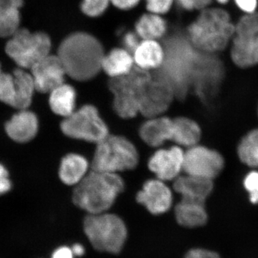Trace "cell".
<instances>
[{
	"instance_id": "6da1fadb",
	"label": "cell",
	"mask_w": 258,
	"mask_h": 258,
	"mask_svg": "<svg viewBox=\"0 0 258 258\" xmlns=\"http://www.w3.org/2000/svg\"><path fill=\"white\" fill-rule=\"evenodd\" d=\"M105 54L96 37L88 32H76L62 40L57 55L66 75L76 81H86L99 74Z\"/></svg>"
},
{
	"instance_id": "7a4b0ae2",
	"label": "cell",
	"mask_w": 258,
	"mask_h": 258,
	"mask_svg": "<svg viewBox=\"0 0 258 258\" xmlns=\"http://www.w3.org/2000/svg\"><path fill=\"white\" fill-rule=\"evenodd\" d=\"M164 48L165 57L157 75L170 85L176 97L184 98L192 86L203 52L194 46L188 37L185 38L179 35L169 37Z\"/></svg>"
},
{
	"instance_id": "3957f363",
	"label": "cell",
	"mask_w": 258,
	"mask_h": 258,
	"mask_svg": "<svg viewBox=\"0 0 258 258\" xmlns=\"http://www.w3.org/2000/svg\"><path fill=\"white\" fill-rule=\"evenodd\" d=\"M123 189L124 183L116 173L93 170L76 184L73 200L90 215L103 213Z\"/></svg>"
},
{
	"instance_id": "277c9868",
	"label": "cell",
	"mask_w": 258,
	"mask_h": 258,
	"mask_svg": "<svg viewBox=\"0 0 258 258\" xmlns=\"http://www.w3.org/2000/svg\"><path fill=\"white\" fill-rule=\"evenodd\" d=\"M235 33L230 15L221 9L204 10L188 28L189 41L205 53L224 50Z\"/></svg>"
},
{
	"instance_id": "5b68a950",
	"label": "cell",
	"mask_w": 258,
	"mask_h": 258,
	"mask_svg": "<svg viewBox=\"0 0 258 258\" xmlns=\"http://www.w3.org/2000/svg\"><path fill=\"white\" fill-rule=\"evenodd\" d=\"M85 233L97 250L118 254L127 238V229L121 218L106 212L89 215L85 219Z\"/></svg>"
},
{
	"instance_id": "8992f818",
	"label": "cell",
	"mask_w": 258,
	"mask_h": 258,
	"mask_svg": "<svg viewBox=\"0 0 258 258\" xmlns=\"http://www.w3.org/2000/svg\"><path fill=\"white\" fill-rule=\"evenodd\" d=\"M152 77L149 71L134 67L128 74L111 79L109 88L117 114L131 118L139 113L142 93Z\"/></svg>"
},
{
	"instance_id": "52a82bcc",
	"label": "cell",
	"mask_w": 258,
	"mask_h": 258,
	"mask_svg": "<svg viewBox=\"0 0 258 258\" xmlns=\"http://www.w3.org/2000/svg\"><path fill=\"white\" fill-rule=\"evenodd\" d=\"M138 161V152L132 142L123 137L108 135L97 145L93 169L116 173L134 169Z\"/></svg>"
},
{
	"instance_id": "ba28073f",
	"label": "cell",
	"mask_w": 258,
	"mask_h": 258,
	"mask_svg": "<svg viewBox=\"0 0 258 258\" xmlns=\"http://www.w3.org/2000/svg\"><path fill=\"white\" fill-rule=\"evenodd\" d=\"M51 46L50 37L45 32H31L26 29H19L10 37L5 50L19 67L30 69L50 55Z\"/></svg>"
},
{
	"instance_id": "9c48e42d",
	"label": "cell",
	"mask_w": 258,
	"mask_h": 258,
	"mask_svg": "<svg viewBox=\"0 0 258 258\" xmlns=\"http://www.w3.org/2000/svg\"><path fill=\"white\" fill-rule=\"evenodd\" d=\"M62 133L71 138L98 144L108 135L107 125L93 106L86 105L64 118Z\"/></svg>"
},
{
	"instance_id": "30bf717a",
	"label": "cell",
	"mask_w": 258,
	"mask_h": 258,
	"mask_svg": "<svg viewBox=\"0 0 258 258\" xmlns=\"http://www.w3.org/2000/svg\"><path fill=\"white\" fill-rule=\"evenodd\" d=\"M224 166L222 156L208 148L193 146L184 153L183 170L188 175L212 179Z\"/></svg>"
},
{
	"instance_id": "8fae6325",
	"label": "cell",
	"mask_w": 258,
	"mask_h": 258,
	"mask_svg": "<svg viewBox=\"0 0 258 258\" xmlns=\"http://www.w3.org/2000/svg\"><path fill=\"white\" fill-rule=\"evenodd\" d=\"M174 96V90L165 80L152 76L142 93L139 113L147 118L159 116L169 108Z\"/></svg>"
},
{
	"instance_id": "7c38bea8",
	"label": "cell",
	"mask_w": 258,
	"mask_h": 258,
	"mask_svg": "<svg viewBox=\"0 0 258 258\" xmlns=\"http://www.w3.org/2000/svg\"><path fill=\"white\" fill-rule=\"evenodd\" d=\"M194 76L192 86L202 100L210 101L216 94L222 81V69L220 62L203 52Z\"/></svg>"
},
{
	"instance_id": "4fadbf2b",
	"label": "cell",
	"mask_w": 258,
	"mask_h": 258,
	"mask_svg": "<svg viewBox=\"0 0 258 258\" xmlns=\"http://www.w3.org/2000/svg\"><path fill=\"white\" fill-rule=\"evenodd\" d=\"M36 91L50 93L64 83L66 76L63 66L57 55H47L30 69Z\"/></svg>"
},
{
	"instance_id": "5bb4252c",
	"label": "cell",
	"mask_w": 258,
	"mask_h": 258,
	"mask_svg": "<svg viewBox=\"0 0 258 258\" xmlns=\"http://www.w3.org/2000/svg\"><path fill=\"white\" fill-rule=\"evenodd\" d=\"M137 201L153 215H161L170 209L172 195L162 180H149L137 195Z\"/></svg>"
},
{
	"instance_id": "9a60e30c",
	"label": "cell",
	"mask_w": 258,
	"mask_h": 258,
	"mask_svg": "<svg viewBox=\"0 0 258 258\" xmlns=\"http://www.w3.org/2000/svg\"><path fill=\"white\" fill-rule=\"evenodd\" d=\"M184 153L177 147L157 151L149 162L150 170L162 181L177 177L184 164Z\"/></svg>"
},
{
	"instance_id": "2e32d148",
	"label": "cell",
	"mask_w": 258,
	"mask_h": 258,
	"mask_svg": "<svg viewBox=\"0 0 258 258\" xmlns=\"http://www.w3.org/2000/svg\"><path fill=\"white\" fill-rule=\"evenodd\" d=\"M5 132L16 143L25 144L36 137L39 130V120L34 112L18 110L5 125Z\"/></svg>"
},
{
	"instance_id": "e0dca14e",
	"label": "cell",
	"mask_w": 258,
	"mask_h": 258,
	"mask_svg": "<svg viewBox=\"0 0 258 258\" xmlns=\"http://www.w3.org/2000/svg\"><path fill=\"white\" fill-rule=\"evenodd\" d=\"M173 119L159 116L149 118L140 128L144 142L152 147H159L172 139Z\"/></svg>"
},
{
	"instance_id": "ac0fdd59",
	"label": "cell",
	"mask_w": 258,
	"mask_h": 258,
	"mask_svg": "<svg viewBox=\"0 0 258 258\" xmlns=\"http://www.w3.org/2000/svg\"><path fill=\"white\" fill-rule=\"evenodd\" d=\"M164 46L154 40H142L133 53L137 67L148 71L159 69L164 62Z\"/></svg>"
},
{
	"instance_id": "d6986e66",
	"label": "cell",
	"mask_w": 258,
	"mask_h": 258,
	"mask_svg": "<svg viewBox=\"0 0 258 258\" xmlns=\"http://www.w3.org/2000/svg\"><path fill=\"white\" fill-rule=\"evenodd\" d=\"M213 188L212 179L188 175L176 179L174 189L184 200L205 203Z\"/></svg>"
},
{
	"instance_id": "ffe728a7",
	"label": "cell",
	"mask_w": 258,
	"mask_h": 258,
	"mask_svg": "<svg viewBox=\"0 0 258 258\" xmlns=\"http://www.w3.org/2000/svg\"><path fill=\"white\" fill-rule=\"evenodd\" d=\"M231 57L234 63L239 67L247 68L258 64V35H236Z\"/></svg>"
},
{
	"instance_id": "44dd1931",
	"label": "cell",
	"mask_w": 258,
	"mask_h": 258,
	"mask_svg": "<svg viewBox=\"0 0 258 258\" xmlns=\"http://www.w3.org/2000/svg\"><path fill=\"white\" fill-rule=\"evenodd\" d=\"M133 55L125 48H114L105 54L102 70L111 79L128 74L134 68Z\"/></svg>"
},
{
	"instance_id": "7402d4cb",
	"label": "cell",
	"mask_w": 258,
	"mask_h": 258,
	"mask_svg": "<svg viewBox=\"0 0 258 258\" xmlns=\"http://www.w3.org/2000/svg\"><path fill=\"white\" fill-rule=\"evenodd\" d=\"M175 216L179 225L186 227H200L208 220L204 203L184 199L176 205Z\"/></svg>"
},
{
	"instance_id": "603a6c76",
	"label": "cell",
	"mask_w": 258,
	"mask_h": 258,
	"mask_svg": "<svg viewBox=\"0 0 258 258\" xmlns=\"http://www.w3.org/2000/svg\"><path fill=\"white\" fill-rule=\"evenodd\" d=\"M15 85V101L13 108L16 109H27L31 105L35 88L31 74L25 69H16L13 72Z\"/></svg>"
},
{
	"instance_id": "cb8c5ba5",
	"label": "cell",
	"mask_w": 258,
	"mask_h": 258,
	"mask_svg": "<svg viewBox=\"0 0 258 258\" xmlns=\"http://www.w3.org/2000/svg\"><path fill=\"white\" fill-rule=\"evenodd\" d=\"M23 0H0V37H11L19 30Z\"/></svg>"
},
{
	"instance_id": "d4e9b609",
	"label": "cell",
	"mask_w": 258,
	"mask_h": 258,
	"mask_svg": "<svg viewBox=\"0 0 258 258\" xmlns=\"http://www.w3.org/2000/svg\"><path fill=\"white\" fill-rule=\"evenodd\" d=\"M49 93V105L55 114L66 118L74 113L76 92L72 86L62 83Z\"/></svg>"
},
{
	"instance_id": "484cf974",
	"label": "cell",
	"mask_w": 258,
	"mask_h": 258,
	"mask_svg": "<svg viewBox=\"0 0 258 258\" xmlns=\"http://www.w3.org/2000/svg\"><path fill=\"white\" fill-rule=\"evenodd\" d=\"M88 161L78 154H69L62 159L59 169V176L64 184L76 185L86 175Z\"/></svg>"
},
{
	"instance_id": "4316f807",
	"label": "cell",
	"mask_w": 258,
	"mask_h": 258,
	"mask_svg": "<svg viewBox=\"0 0 258 258\" xmlns=\"http://www.w3.org/2000/svg\"><path fill=\"white\" fill-rule=\"evenodd\" d=\"M167 31V23L160 15L149 13L139 19L135 32L142 40H157L164 37Z\"/></svg>"
},
{
	"instance_id": "83f0119b",
	"label": "cell",
	"mask_w": 258,
	"mask_h": 258,
	"mask_svg": "<svg viewBox=\"0 0 258 258\" xmlns=\"http://www.w3.org/2000/svg\"><path fill=\"white\" fill-rule=\"evenodd\" d=\"M201 137V130L196 122L186 118L173 119L172 139L184 147L196 145Z\"/></svg>"
},
{
	"instance_id": "f1b7e54d",
	"label": "cell",
	"mask_w": 258,
	"mask_h": 258,
	"mask_svg": "<svg viewBox=\"0 0 258 258\" xmlns=\"http://www.w3.org/2000/svg\"><path fill=\"white\" fill-rule=\"evenodd\" d=\"M241 161L249 166H258V129L249 132L241 141L238 147Z\"/></svg>"
},
{
	"instance_id": "f546056e",
	"label": "cell",
	"mask_w": 258,
	"mask_h": 258,
	"mask_svg": "<svg viewBox=\"0 0 258 258\" xmlns=\"http://www.w3.org/2000/svg\"><path fill=\"white\" fill-rule=\"evenodd\" d=\"M15 101L14 76L13 74L3 72L0 75V101L13 108Z\"/></svg>"
},
{
	"instance_id": "4dcf8cb0",
	"label": "cell",
	"mask_w": 258,
	"mask_h": 258,
	"mask_svg": "<svg viewBox=\"0 0 258 258\" xmlns=\"http://www.w3.org/2000/svg\"><path fill=\"white\" fill-rule=\"evenodd\" d=\"M235 35L240 36L258 35V13H249L235 25Z\"/></svg>"
},
{
	"instance_id": "1f68e13d",
	"label": "cell",
	"mask_w": 258,
	"mask_h": 258,
	"mask_svg": "<svg viewBox=\"0 0 258 258\" xmlns=\"http://www.w3.org/2000/svg\"><path fill=\"white\" fill-rule=\"evenodd\" d=\"M110 0H82L81 10L91 18H98L106 11Z\"/></svg>"
},
{
	"instance_id": "d6a6232c",
	"label": "cell",
	"mask_w": 258,
	"mask_h": 258,
	"mask_svg": "<svg viewBox=\"0 0 258 258\" xmlns=\"http://www.w3.org/2000/svg\"><path fill=\"white\" fill-rule=\"evenodd\" d=\"M244 186L249 193V200L252 203H258V172L252 171L246 176Z\"/></svg>"
},
{
	"instance_id": "836d02e7",
	"label": "cell",
	"mask_w": 258,
	"mask_h": 258,
	"mask_svg": "<svg viewBox=\"0 0 258 258\" xmlns=\"http://www.w3.org/2000/svg\"><path fill=\"white\" fill-rule=\"evenodd\" d=\"M174 0H146V6L149 13L163 15L170 10Z\"/></svg>"
},
{
	"instance_id": "e575fe53",
	"label": "cell",
	"mask_w": 258,
	"mask_h": 258,
	"mask_svg": "<svg viewBox=\"0 0 258 258\" xmlns=\"http://www.w3.org/2000/svg\"><path fill=\"white\" fill-rule=\"evenodd\" d=\"M12 186L13 183L10 179L9 171L0 163V196L9 192Z\"/></svg>"
},
{
	"instance_id": "d590c367",
	"label": "cell",
	"mask_w": 258,
	"mask_h": 258,
	"mask_svg": "<svg viewBox=\"0 0 258 258\" xmlns=\"http://www.w3.org/2000/svg\"><path fill=\"white\" fill-rule=\"evenodd\" d=\"M139 35H137V32H128L123 35V48L128 50L133 55L134 51L137 49L139 44L141 41H139Z\"/></svg>"
},
{
	"instance_id": "8d00e7d4",
	"label": "cell",
	"mask_w": 258,
	"mask_h": 258,
	"mask_svg": "<svg viewBox=\"0 0 258 258\" xmlns=\"http://www.w3.org/2000/svg\"><path fill=\"white\" fill-rule=\"evenodd\" d=\"M185 258H220L215 252L204 249H193L189 251Z\"/></svg>"
},
{
	"instance_id": "74e56055",
	"label": "cell",
	"mask_w": 258,
	"mask_h": 258,
	"mask_svg": "<svg viewBox=\"0 0 258 258\" xmlns=\"http://www.w3.org/2000/svg\"><path fill=\"white\" fill-rule=\"evenodd\" d=\"M236 5L247 14L253 13L257 6V0H235Z\"/></svg>"
},
{
	"instance_id": "f35d334b",
	"label": "cell",
	"mask_w": 258,
	"mask_h": 258,
	"mask_svg": "<svg viewBox=\"0 0 258 258\" xmlns=\"http://www.w3.org/2000/svg\"><path fill=\"white\" fill-rule=\"evenodd\" d=\"M72 249L67 246H60L52 252L50 258H74Z\"/></svg>"
},
{
	"instance_id": "ab89813d",
	"label": "cell",
	"mask_w": 258,
	"mask_h": 258,
	"mask_svg": "<svg viewBox=\"0 0 258 258\" xmlns=\"http://www.w3.org/2000/svg\"><path fill=\"white\" fill-rule=\"evenodd\" d=\"M141 0H110V2L118 9L128 10L139 4Z\"/></svg>"
},
{
	"instance_id": "60d3db41",
	"label": "cell",
	"mask_w": 258,
	"mask_h": 258,
	"mask_svg": "<svg viewBox=\"0 0 258 258\" xmlns=\"http://www.w3.org/2000/svg\"><path fill=\"white\" fill-rule=\"evenodd\" d=\"M180 7L186 10L198 9V0H176Z\"/></svg>"
},
{
	"instance_id": "b9f144b4",
	"label": "cell",
	"mask_w": 258,
	"mask_h": 258,
	"mask_svg": "<svg viewBox=\"0 0 258 258\" xmlns=\"http://www.w3.org/2000/svg\"><path fill=\"white\" fill-rule=\"evenodd\" d=\"M72 249L73 252H74L75 256H78V257H81L85 253L84 247L81 244H75L71 247Z\"/></svg>"
},
{
	"instance_id": "7bdbcfd3",
	"label": "cell",
	"mask_w": 258,
	"mask_h": 258,
	"mask_svg": "<svg viewBox=\"0 0 258 258\" xmlns=\"http://www.w3.org/2000/svg\"><path fill=\"white\" fill-rule=\"evenodd\" d=\"M212 0H198V9H203L208 6Z\"/></svg>"
},
{
	"instance_id": "ee69618b",
	"label": "cell",
	"mask_w": 258,
	"mask_h": 258,
	"mask_svg": "<svg viewBox=\"0 0 258 258\" xmlns=\"http://www.w3.org/2000/svg\"><path fill=\"white\" fill-rule=\"evenodd\" d=\"M218 3H221V4H226L229 0H217Z\"/></svg>"
},
{
	"instance_id": "f6af8a7d",
	"label": "cell",
	"mask_w": 258,
	"mask_h": 258,
	"mask_svg": "<svg viewBox=\"0 0 258 258\" xmlns=\"http://www.w3.org/2000/svg\"><path fill=\"white\" fill-rule=\"evenodd\" d=\"M3 73V71H2L1 64H0V75Z\"/></svg>"
}]
</instances>
